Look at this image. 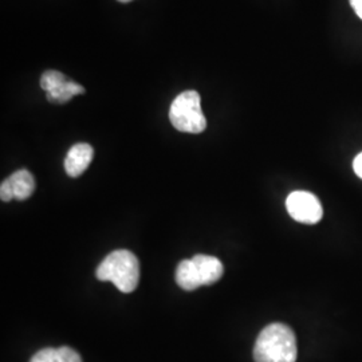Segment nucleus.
<instances>
[{"instance_id":"nucleus-7","label":"nucleus","mask_w":362,"mask_h":362,"mask_svg":"<svg viewBox=\"0 0 362 362\" xmlns=\"http://www.w3.org/2000/svg\"><path fill=\"white\" fill-rule=\"evenodd\" d=\"M7 180L13 187V197L19 202L26 200L35 191V179L27 169L13 172Z\"/></svg>"},{"instance_id":"nucleus-4","label":"nucleus","mask_w":362,"mask_h":362,"mask_svg":"<svg viewBox=\"0 0 362 362\" xmlns=\"http://www.w3.org/2000/svg\"><path fill=\"white\" fill-rule=\"evenodd\" d=\"M286 208L293 219L302 224H317L324 216V208L315 194L296 191L287 196Z\"/></svg>"},{"instance_id":"nucleus-2","label":"nucleus","mask_w":362,"mask_h":362,"mask_svg":"<svg viewBox=\"0 0 362 362\" xmlns=\"http://www.w3.org/2000/svg\"><path fill=\"white\" fill-rule=\"evenodd\" d=\"M95 275L103 282H112L121 293H132L140 281V263L128 250H116L98 266Z\"/></svg>"},{"instance_id":"nucleus-5","label":"nucleus","mask_w":362,"mask_h":362,"mask_svg":"<svg viewBox=\"0 0 362 362\" xmlns=\"http://www.w3.org/2000/svg\"><path fill=\"white\" fill-rule=\"evenodd\" d=\"M93 157H94V151L91 145L86 143L76 144L69 149L66 156V173L70 177L81 176L86 169L89 168Z\"/></svg>"},{"instance_id":"nucleus-3","label":"nucleus","mask_w":362,"mask_h":362,"mask_svg":"<svg viewBox=\"0 0 362 362\" xmlns=\"http://www.w3.org/2000/svg\"><path fill=\"white\" fill-rule=\"evenodd\" d=\"M169 119L175 129L182 133H202L207 128V119L203 115L200 94L187 90L179 94L169 109Z\"/></svg>"},{"instance_id":"nucleus-10","label":"nucleus","mask_w":362,"mask_h":362,"mask_svg":"<svg viewBox=\"0 0 362 362\" xmlns=\"http://www.w3.org/2000/svg\"><path fill=\"white\" fill-rule=\"evenodd\" d=\"M83 93H85V89L81 85H78V83L73 82V81H67L62 86H59L58 89L49 91L46 98H47V101H50L52 104H66L73 97L79 95V94H83Z\"/></svg>"},{"instance_id":"nucleus-6","label":"nucleus","mask_w":362,"mask_h":362,"mask_svg":"<svg viewBox=\"0 0 362 362\" xmlns=\"http://www.w3.org/2000/svg\"><path fill=\"white\" fill-rule=\"evenodd\" d=\"M192 260L199 272L202 286L214 285L223 276L224 267L219 259L199 254V255H194Z\"/></svg>"},{"instance_id":"nucleus-13","label":"nucleus","mask_w":362,"mask_h":362,"mask_svg":"<svg viewBox=\"0 0 362 362\" xmlns=\"http://www.w3.org/2000/svg\"><path fill=\"white\" fill-rule=\"evenodd\" d=\"M353 169H354L356 175H357L360 179H362V152L354 158V161H353Z\"/></svg>"},{"instance_id":"nucleus-9","label":"nucleus","mask_w":362,"mask_h":362,"mask_svg":"<svg viewBox=\"0 0 362 362\" xmlns=\"http://www.w3.org/2000/svg\"><path fill=\"white\" fill-rule=\"evenodd\" d=\"M30 362H82V358L76 350L62 346L58 349L47 348L39 350Z\"/></svg>"},{"instance_id":"nucleus-11","label":"nucleus","mask_w":362,"mask_h":362,"mask_svg":"<svg viewBox=\"0 0 362 362\" xmlns=\"http://www.w3.org/2000/svg\"><path fill=\"white\" fill-rule=\"evenodd\" d=\"M66 82H67V78H66L64 73L55 71V70H49V71H45L43 76L40 78V88L43 90H46V93H49V91L58 89Z\"/></svg>"},{"instance_id":"nucleus-14","label":"nucleus","mask_w":362,"mask_h":362,"mask_svg":"<svg viewBox=\"0 0 362 362\" xmlns=\"http://www.w3.org/2000/svg\"><path fill=\"white\" fill-rule=\"evenodd\" d=\"M350 4L354 13H357V16L362 21V0H350Z\"/></svg>"},{"instance_id":"nucleus-15","label":"nucleus","mask_w":362,"mask_h":362,"mask_svg":"<svg viewBox=\"0 0 362 362\" xmlns=\"http://www.w3.org/2000/svg\"><path fill=\"white\" fill-rule=\"evenodd\" d=\"M118 1H121V3H128V1H132V0H118Z\"/></svg>"},{"instance_id":"nucleus-1","label":"nucleus","mask_w":362,"mask_h":362,"mask_svg":"<svg viewBox=\"0 0 362 362\" xmlns=\"http://www.w3.org/2000/svg\"><path fill=\"white\" fill-rule=\"evenodd\" d=\"M297 356V338L287 325H269L257 338L255 362H296Z\"/></svg>"},{"instance_id":"nucleus-8","label":"nucleus","mask_w":362,"mask_h":362,"mask_svg":"<svg viewBox=\"0 0 362 362\" xmlns=\"http://www.w3.org/2000/svg\"><path fill=\"white\" fill-rule=\"evenodd\" d=\"M176 282L185 291H194L202 286L199 272L192 259H185L180 262L176 270Z\"/></svg>"},{"instance_id":"nucleus-12","label":"nucleus","mask_w":362,"mask_h":362,"mask_svg":"<svg viewBox=\"0 0 362 362\" xmlns=\"http://www.w3.org/2000/svg\"><path fill=\"white\" fill-rule=\"evenodd\" d=\"M0 199L3 202H10V200L15 199L13 197V187H11L10 181L4 180L1 182V185H0Z\"/></svg>"}]
</instances>
